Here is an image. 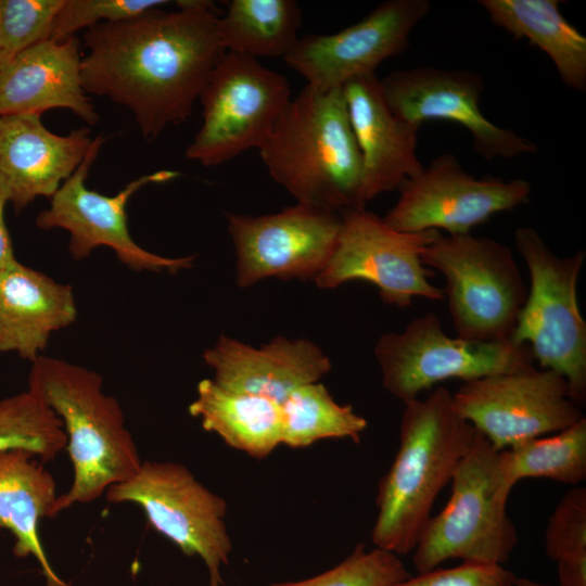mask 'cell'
Masks as SVG:
<instances>
[{
    "label": "cell",
    "mask_w": 586,
    "mask_h": 586,
    "mask_svg": "<svg viewBox=\"0 0 586 586\" xmlns=\"http://www.w3.org/2000/svg\"><path fill=\"white\" fill-rule=\"evenodd\" d=\"M88 28L81 79L87 93L109 98L133 115L142 137L156 140L184 123L212 72L227 52L212 1L179 0Z\"/></svg>",
    "instance_id": "6da1fadb"
},
{
    "label": "cell",
    "mask_w": 586,
    "mask_h": 586,
    "mask_svg": "<svg viewBox=\"0 0 586 586\" xmlns=\"http://www.w3.org/2000/svg\"><path fill=\"white\" fill-rule=\"evenodd\" d=\"M477 433L457 413L445 387L405 404L399 446L378 486V515L371 531L375 547L398 556L415 549L438 494L450 483Z\"/></svg>",
    "instance_id": "7a4b0ae2"
},
{
    "label": "cell",
    "mask_w": 586,
    "mask_h": 586,
    "mask_svg": "<svg viewBox=\"0 0 586 586\" xmlns=\"http://www.w3.org/2000/svg\"><path fill=\"white\" fill-rule=\"evenodd\" d=\"M258 151L270 177L297 203L336 214L365 208L361 157L343 88L306 85Z\"/></svg>",
    "instance_id": "3957f363"
},
{
    "label": "cell",
    "mask_w": 586,
    "mask_h": 586,
    "mask_svg": "<svg viewBox=\"0 0 586 586\" xmlns=\"http://www.w3.org/2000/svg\"><path fill=\"white\" fill-rule=\"evenodd\" d=\"M102 385L98 372L60 358L41 355L31 362L27 390L61 419L74 471L51 518L75 504L94 501L110 486L132 477L143 461L118 400Z\"/></svg>",
    "instance_id": "277c9868"
},
{
    "label": "cell",
    "mask_w": 586,
    "mask_h": 586,
    "mask_svg": "<svg viewBox=\"0 0 586 586\" xmlns=\"http://www.w3.org/2000/svg\"><path fill=\"white\" fill-rule=\"evenodd\" d=\"M450 484L445 508L430 518L413 549L416 571H431L448 559L502 565L518 535L507 513L513 486L506 477L501 450L479 432Z\"/></svg>",
    "instance_id": "5b68a950"
},
{
    "label": "cell",
    "mask_w": 586,
    "mask_h": 586,
    "mask_svg": "<svg viewBox=\"0 0 586 586\" xmlns=\"http://www.w3.org/2000/svg\"><path fill=\"white\" fill-rule=\"evenodd\" d=\"M514 243L531 283L511 342L527 345L542 369L560 373L571 398L582 407L586 402V322L576 288L585 251L557 256L531 227L518 228Z\"/></svg>",
    "instance_id": "8992f818"
},
{
    "label": "cell",
    "mask_w": 586,
    "mask_h": 586,
    "mask_svg": "<svg viewBox=\"0 0 586 586\" xmlns=\"http://www.w3.org/2000/svg\"><path fill=\"white\" fill-rule=\"evenodd\" d=\"M421 262L445 277L443 291L458 337L511 341L527 286L509 246L471 233L441 234Z\"/></svg>",
    "instance_id": "52a82bcc"
},
{
    "label": "cell",
    "mask_w": 586,
    "mask_h": 586,
    "mask_svg": "<svg viewBox=\"0 0 586 586\" xmlns=\"http://www.w3.org/2000/svg\"><path fill=\"white\" fill-rule=\"evenodd\" d=\"M291 99L283 75L258 60L227 51L199 98L202 124L186 156L212 167L259 149Z\"/></svg>",
    "instance_id": "ba28073f"
},
{
    "label": "cell",
    "mask_w": 586,
    "mask_h": 586,
    "mask_svg": "<svg viewBox=\"0 0 586 586\" xmlns=\"http://www.w3.org/2000/svg\"><path fill=\"white\" fill-rule=\"evenodd\" d=\"M374 356L383 386L404 404L446 380L467 382L534 368L527 345L451 337L432 313L416 317L402 332L381 335Z\"/></svg>",
    "instance_id": "9c48e42d"
},
{
    "label": "cell",
    "mask_w": 586,
    "mask_h": 586,
    "mask_svg": "<svg viewBox=\"0 0 586 586\" xmlns=\"http://www.w3.org/2000/svg\"><path fill=\"white\" fill-rule=\"evenodd\" d=\"M109 502L140 506L151 526L187 556H199L209 573L208 586H222L220 565L232 544L226 526L227 502L199 482L183 464L142 461L129 480L110 486Z\"/></svg>",
    "instance_id": "30bf717a"
},
{
    "label": "cell",
    "mask_w": 586,
    "mask_h": 586,
    "mask_svg": "<svg viewBox=\"0 0 586 586\" xmlns=\"http://www.w3.org/2000/svg\"><path fill=\"white\" fill-rule=\"evenodd\" d=\"M105 140L102 133L93 138L81 164L50 199V206L37 215L36 226L42 230H66L69 233L68 252L76 260L87 258L99 246H106L122 264L136 271L176 273L192 267L193 256L170 258L141 247L128 228L126 208L130 198L142 187L169 181L179 173L162 169L140 176L114 195L90 190L86 180Z\"/></svg>",
    "instance_id": "8fae6325"
},
{
    "label": "cell",
    "mask_w": 586,
    "mask_h": 586,
    "mask_svg": "<svg viewBox=\"0 0 586 586\" xmlns=\"http://www.w3.org/2000/svg\"><path fill=\"white\" fill-rule=\"evenodd\" d=\"M441 234L397 231L366 208L344 212L335 249L315 281L332 289L364 280L378 288L384 303L399 308L409 307L415 296L441 301L444 291L429 281L434 272L421 262L424 250Z\"/></svg>",
    "instance_id": "7c38bea8"
},
{
    "label": "cell",
    "mask_w": 586,
    "mask_h": 586,
    "mask_svg": "<svg viewBox=\"0 0 586 586\" xmlns=\"http://www.w3.org/2000/svg\"><path fill=\"white\" fill-rule=\"evenodd\" d=\"M457 413L497 450L561 431L582 418L566 380L535 367L463 382L451 394Z\"/></svg>",
    "instance_id": "4fadbf2b"
},
{
    "label": "cell",
    "mask_w": 586,
    "mask_h": 586,
    "mask_svg": "<svg viewBox=\"0 0 586 586\" xmlns=\"http://www.w3.org/2000/svg\"><path fill=\"white\" fill-rule=\"evenodd\" d=\"M395 205L383 217L400 232L444 230L448 235L470 233L502 212L527 204L532 186L522 178H476L456 156L444 153L398 188Z\"/></svg>",
    "instance_id": "5bb4252c"
},
{
    "label": "cell",
    "mask_w": 586,
    "mask_h": 586,
    "mask_svg": "<svg viewBox=\"0 0 586 586\" xmlns=\"http://www.w3.org/2000/svg\"><path fill=\"white\" fill-rule=\"evenodd\" d=\"M226 218L241 288L268 277L315 279L329 262L341 230V214L302 203L275 214L226 213Z\"/></svg>",
    "instance_id": "9a60e30c"
},
{
    "label": "cell",
    "mask_w": 586,
    "mask_h": 586,
    "mask_svg": "<svg viewBox=\"0 0 586 586\" xmlns=\"http://www.w3.org/2000/svg\"><path fill=\"white\" fill-rule=\"evenodd\" d=\"M430 9L428 0H387L335 34L298 37L283 61L311 87L343 88L407 50L413 28Z\"/></svg>",
    "instance_id": "2e32d148"
},
{
    "label": "cell",
    "mask_w": 586,
    "mask_h": 586,
    "mask_svg": "<svg viewBox=\"0 0 586 586\" xmlns=\"http://www.w3.org/2000/svg\"><path fill=\"white\" fill-rule=\"evenodd\" d=\"M380 81L397 116L418 125L426 120L456 123L470 132L475 152L487 161L537 151L533 141L483 114L480 104L485 82L475 72L417 66L392 72Z\"/></svg>",
    "instance_id": "e0dca14e"
},
{
    "label": "cell",
    "mask_w": 586,
    "mask_h": 586,
    "mask_svg": "<svg viewBox=\"0 0 586 586\" xmlns=\"http://www.w3.org/2000/svg\"><path fill=\"white\" fill-rule=\"evenodd\" d=\"M93 138L87 127L50 131L41 114L0 115V190L16 213L51 199L84 161Z\"/></svg>",
    "instance_id": "ac0fdd59"
},
{
    "label": "cell",
    "mask_w": 586,
    "mask_h": 586,
    "mask_svg": "<svg viewBox=\"0 0 586 586\" xmlns=\"http://www.w3.org/2000/svg\"><path fill=\"white\" fill-rule=\"evenodd\" d=\"M349 123L360 152L366 202L398 189L423 166L417 156L421 125L404 120L390 107L375 74L343 87Z\"/></svg>",
    "instance_id": "d6986e66"
},
{
    "label": "cell",
    "mask_w": 586,
    "mask_h": 586,
    "mask_svg": "<svg viewBox=\"0 0 586 586\" xmlns=\"http://www.w3.org/2000/svg\"><path fill=\"white\" fill-rule=\"evenodd\" d=\"M81 41L46 39L0 68V115L69 110L88 125L100 116L82 86Z\"/></svg>",
    "instance_id": "ffe728a7"
},
{
    "label": "cell",
    "mask_w": 586,
    "mask_h": 586,
    "mask_svg": "<svg viewBox=\"0 0 586 586\" xmlns=\"http://www.w3.org/2000/svg\"><path fill=\"white\" fill-rule=\"evenodd\" d=\"M219 386L263 396L278 404L297 387L318 382L331 370L328 356L313 342L277 336L260 348L221 335L203 353Z\"/></svg>",
    "instance_id": "44dd1931"
},
{
    "label": "cell",
    "mask_w": 586,
    "mask_h": 586,
    "mask_svg": "<svg viewBox=\"0 0 586 586\" xmlns=\"http://www.w3.org/2000/svg\"><path fill=\"white\" fill-rule=\"evenodd\" d=\"M77 306L69 284L17 259L0 275V353H16L33 362L51 334L71 326Z\"/></svg>",
    "instance_id": "7402d4cb"
},
{
    "label": "cell",
    "mask_w": 586,
    "mask_h": 586,
    "mask_svg": "<svg viewBox=\"0 0 586 586\" xmlns=\"http://www.w3.org/2000/svg\"><path fill=\"white\" fill-rule=\"evenodd\" d=\"M26 449L0 453V527L15 538L17 558L34 557L47 586H71L52 569L40 539L42 518H51L56 501L52 474Z\"/></svg>",
    "instance_id": "603a6c76"
},
{
    "label": "cell",
    "mask_w": 586,
    "mask_h": 586,
    "mask_svg": "<svg viewBox=\"0 0 586 586\" xmlns=\"http://www.w3.org/2000/svg\"><path fill=\"white\" fill-rule=\"evenodd\" d=\"M188 410L205 431L255 459L268 457L282 444L281 405L269 398L230 391L204 379Z\"/></svg>",
    "instance_id": "cb8c5ba5"
},
{
    "label": "cell",
    "mask_w": 586,
    "mask_h": 586,
    "mask_svg": "<svg viewBox=\"0 0 586 586\" xmlns=\"http://www.w3.org/2000/svg\"><path fill=\"white\" fill-rule=\"evenodd\" d=\"M558 0H480L493 23L549 56L562 82L586 91V37L570 24Z\"/></svg>",
    "instance_id": "d4e9b609"
},
{
    "label": "cell",
    "mask_w": 586,
    "mask_h": 586,
    "mask_svg": "<svg viewBox=\"0 0 586 586\" xmlns=\"http://www.w3.org/2000/svg\"><path fill=\"white\" fill-rule=\"evenodd\" d=\"M302 11L294 0H231L218 28L229 52L284 58L296 43Z\"/></svg>",
    "instance_id": "484cf974"
},
{
    "label": "cell",
    "mask_w": 586,
    "mask_h": 586,
    "mask_svg": "<svg viewBox=\"0 0 586 586\" xmlns=\"http://www.w3.org/2000/svg\"><path fill=\"white\" fill-rule=\"evenodd\" d=\"M282 444L307 447L323 438L360 440L368 422L351 405L337 404L322 383L295 388L281 404Z\"/></svg>",
    "instance_id": "4316f807"
},
{
    "label": "cell",
    "mask_w": 586,
    "mask_h": 586,
    "mask_svg": "<svg viewBox=\"0 0 586 586\" xmlns=\"http://www.w3.org/2000/svg\"><path fill=\"white\" fill-rule=\"evenodd\" d=\"M505 473L514 486L528 477L577 485L586 479V419L501 450Z\"/></svg>",
    "instance_id": "83f0119b"
},
{
    "label": "cell",
    "mask_w": 586,
    "mask_h": 586,
    "mask_svg": "<svg viewBox=\"0 0 586 586\" xmlns=\"http://www.w3.org/2000/svg\"><path fill=\"white\" fill-rule=\"evenodd\" d=\"M61 419L28 390L0 400V453L26 449L42 461L66 448Z\"/></svg>",
    "instance_id": "f1b7e54d"
},
{
    "label": "cell",
    "mask_w": 586,
    "mask_h": 586,
    "mask_svg": "<svg viewBox=\"0 0 586 586\" xmlns=\"http://www.w3.org/2000/svg\"><path fill=\"white\" fill-rule=\"evenodd\" d=\"M410 576L398 555L378 547L368 551L359 544L331 570L308 579L270 586H394Z\"/></svg>",
    "instance_id": "f546056e"
},
{
    "label": "cell",
    "mask_w": 586,
    "mask_h": 586,
    "mask_svg": "<svg viewBox=\"0 0 586 586\" xmlns=\"http://www.w3.org/2000/svg\"><path fill=\"white\" fill-rule=\"evenodd\" d=\"M65 0H0V68L33 44L49 39Z\"/></svg>",
    "instance_id": "4dcf8cb0"
},
{
    "label": "cell",
    "mask_w": 586,
    "mask_h": 586,
    "mask_svg": "<svg viewBox=\"0 0 586 586\" xmlns=\"http://www.w3.org/2000/svg\"><path fill=\"white\" fill-rule=\"evenodd\" d=\"M545 549L558 565L586 564V488L568 491L550 515Z\"/></svg>",
    "instance_id": "1f68e13d"
},
{
    "label": "cell",
    "mask_w": 586,
    "mask_h": 586,
    "mask_svg": "<svg viewBox=\"0 0 586 586\" xmlns=\"http://www.w3.org/2000/svg\"><path fill=\"white\" fill-rule=\"evenodd\" d=\"M167 0H65L52 24L49 39L63 40L82 28L116 23L161 8Z\"/></svg>",
    "instance_id": "d6a6232c"
},
{
    "label": "cell",
    "mask_w": 586,
    "mask_h": 586,
    "mask_svg": "<svg viewBox=\"0 0 586 586\" xmlns=\"http://www.w3.org/2000/svg\"><path fill=\"white\" fill-rule=\"evenodd\" d=\"M517 576L501 564L469 563L433 569L394 586H514Z\"/></svg>",
    "instance_id": "836d02e7"
},
{
    "label": "cell",
    "mask_w": 586,
    "mask_h": 586,
    "mask_svg": "<svg viewBox=\"0 0 586 586\" xmlns=\"http://www.w3.org/2000/svg\"><path fill=\"white\" fill-rule=\"evenodd\" d=\"M7 204L8 200L0 190V275L13 260L16 259L4 218V209Z\"/></svg>",
    "instance_id": "e575fe53"
},
{
    "label": "cell",
    "mask_w": 586,
    "mask_h": 586,
    "mask_svg": "<svg viewBox=\"0 0 586 586\" xmlns=\"http://www.w3.org/2000/svg\"><path fill=\"white\" fill-rule=\"evenodd\" d=\"M514 586H551V585H545L540 584L538 582L528 579V578H518L515 579Z\"/></svg>",
    "instance_id": "d590c367"
},
{
    "label": "cell",
    "mask_w": 586,
    "mask_h": 586,
    "mask_svg": "<svg viewBox=\"0 0 586 586\" xmlns=\"http://www.w3.org/2000/svg\"><path fill=\"white\" fill-rule=\"evenodd\" d=\"M1 47H2V31H1V15H0V55H1Z\"/></svg>",
    "instance_id": "8d00e7d4"
}]
</instances>
